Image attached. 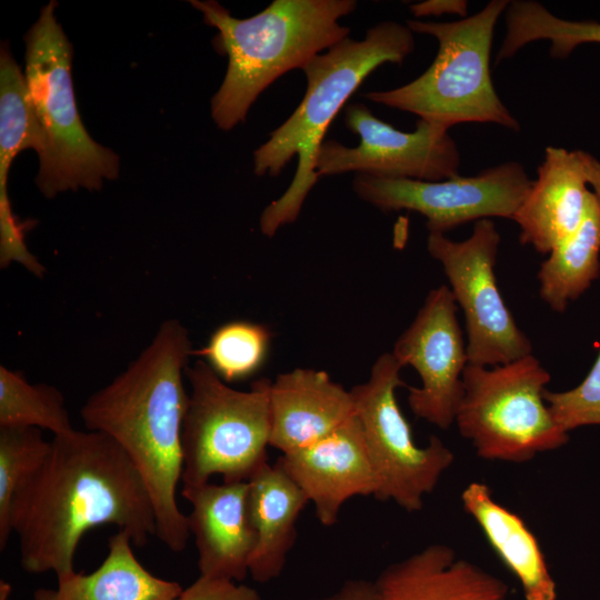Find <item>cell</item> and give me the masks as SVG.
<instances>
[{"instance_id":"obj_27","label":"cell","mask_w":600,"mask_h":600,"mask_svg":"<svg viewBox=\"0 0 600 600\" xmlns=\"http://www.w3.org/2000/svg\"><path fill=\"white\" fill-rule=\"evenodd\" d=\"M51 441L34 427L0 428V550L7 547L11 532L10 509L20 486L47 456Z\"/></svg>"},{"instance_id":"obj_30","label":"cell","mask_w":600,"mask_h":600,"mask_svg":"<svg viewBox=\"0 0 600 600\" xmlns=\"http://www.w3.org/2000/svg\"><path fill=\"white\" fill-rule=\"evenodd\" d=\"M311 600H380L374 582L354 579L348 580L333 594Z\"/></svg>"},{"instance_id":"obj_8","label":"cell","mask_w":600,"mask_h":600,"mask_svg":"<svg viewBox=\"0 0 600 600\" xmlns=\"http://www.w3.org/2000/svg\"><path fill=\"white\" fill-rule=\"evenodd\" d=\"M454 423L486 460L523 463L556 450L569 433L544 400L548 370L529 354L506 364H467Z\"/></svg>"},{"instance_id":"obj_25","label":"cell","mask_w":600,"mask_h":600,"mask_svg":"<svg viewBox=\"0 0 600 600\" xmlns=\"http://www.w3.org/2000/svg\"><path fill=\"white\" fill-rule=\"evenodd\" d=\"M34 427L54 436L72 432L64 398L47 383L31 384L21 371L0 366V428Z\"/></svg>"},{"instance_id":"obj_10","label":"cell","mask_w":600,"mask_h":600,"mask_svg":"<svg viewBox=\"0 0 600 600\" xmlns=\"http://www.w3.org/2000/svg\"><path fill=\"white\" fill-rule=\"evenodd\" d=\"M501 237L491 219L474 223L471 236L454 241L429 233L427 249L448 278L467 330L468 364L493 367L532 354L498 287L494 267Z\"/></svg>"},{"instance_id":"obj_11","label":"cell","mask_w":600,"mask_h":600,"mask_svg":"<svg viewBox=\"0 0 600 600\" xmlns=\"http://www.w3.org/2000/svg\"><path fill=\"white\" fill-rule=\"evenodd\" d=\"M531 184L524 167L514 161L438 181L366 174H354L352 181L361 200L386 212L416 211L426 218L429 233L441 234L470 221L513 219Z\"/></svg>"},{"instance_id":"obj_18","label":"cell","mask_w":600,"mask_h":600,"mask_svg":"<svg viewBox=\"0 0 600 600\" xmlns=\"http://www.w3.org/2000/svg\"><path fill=\"white\" fill-rule=\"evenodd\" d=\"M374 584L380 600H507L510 592L503 580L441 543L388 566Z\"/></svg>"},{"instance_id":"obj_26","label":"cell","mask_w":600,"mask_h":600,"mask_svg":"<svg viewBox=\"0 0 600 600\" xmlns=\"http://www.w3.org/2000/svg\"><path fill=\"white\" fill-rule=\"evenodd\" d=\"M270 338V331L262 324L232 321L219 327L207 344L193 350V354L204 358L223 381H238L262 366Z\"/></svg>"},{"instance_id":"obj_15","label":"cell","mask_w":600,"mask_h":600,"mask_svg":"<svg viewBox=\"0 0 600 600\" xmlns=\"http://www.w3.org/2000/svg\"><path fill=\"white\" fill-rule=\"evenodd\" d=\"M191 504L188 529L194 537L200 576L242 581L256 547L248 506V481L182 486Z\"/></svg>"},{"instance_id":"obj_13","label":"cell","mask_w":600,"mask_h":600,"mask_svg":"<svg viewBox=\"0 0 600 600\" xmlns=\"http://www.w3.org/2000/svg\"><path fill=\"white\" fill-rule=\"evenodd\" d=\"M457 310L449 286L432 289L391 352L402 368L411 366L421 379L420 387L409 388L411 411L443 430L454 423L468 364Z\"/></svg>"},{"instance_id":"obj_1","label":"cell","mask_w":600,"mask_h":600,"mask_svg":"<svg viewBox=\"0 0 600 600\" xmlns=\"http://www.w3.org/2000/svg\"><path fill=\"white\" fill-rule=\"evenodd\" d=\"M10 529L19 539L20 564L30 573H74L82 536L114 524L137 547L156 536L149 491L126 452L98 431L54 436L50 449L17 490Z\"/></svg>"},{"instance_id":"obj_23","label":"cell","mask_w":600,"mask_h":600,"mask_svg":"<svg viewBox=\"0 0 600 600\" xmlns=\"http://www.w3.org/2000/svg\"><path fill=\"white\" fill-rule=\"evenodd\" d=\"M600 204L591 191L578 229L554 247L541 263L538 280L541 299L563 312L600 274Z\"/></svg>"},{"instance_id":"obj_4","label":"cell","mask_w":600,"mask_h":600,"mask_svg":"<svg viewBox=\"0 0 600 600\" xmlns=\"http://www.w3.org/2000/svg\"><path fill=\"white\" fill-rule=\"evenodd\" d=\"M203 21L217 29L216 50L228 58L224 79L211 99V117L223 131L246 121L251 106L278 78L302 69L316 56L349 37L340 19L354 0H274L239 19L213 0H191Z\"/></svg>"},{"instance_id":"obj_20","label":"cell","mask_w":600,"mask_h":600,"mask_svg":"<svg viewBox=\"0 0 600 600\" xmlns=\"http://www.w3.org/2000/svg\"><path fill=\"white\" fill-rule=\"evenodd\" d=\"M309 502L282 467L264 463L248 481V506L256 547L249 573L257 582L278 578L296 538L297 520Z\"/></svg>"},{"instance_id":"obj_21","label":"cell","mask_w":600,"mask_h":600,"mask_svg":"<svg viewBox=\"0 0 600 600\" xmlns=\"http://www.w3.org/2000/svg\"><path fill=\"white\" fill-rule=\"evenodd\" d=\"M461 503L500 561L520 582L524 600H556V581L524 520L496 501L483 482H470L461 493Z\"/></svg>"},{"instance_id":"obj_6","label":"cell","mask_w":600,"mask_h":600,"mask_svg":"<svg viewBox=\"0 0 600 600\" xmlns=\"http://www.w3.org/2000/svg\"><path fill=\"white\" fill-rule=\"evenodd\" d=\"M508 4V0H492L479 12L451 22L407 21L413 33L438 40L434 60L413 81L363 97L447 130L478 122L518 131L520 124L499 98L490 70L494 27Z\"/></svg>"},{"instance_id":"obj_28","label":"cell","mask_w":600,"mask_h":600,"mask_svg":"<svg viewBox=\"0 0 600 600\" xmlns=\"http://www.w3.org/2000/svg\"><path fill=\"white\" fill-rule=\"evenodd\" d=\"M544 400L568 433L579 427L600 424V352L580 384L560 392L546 390Z\"/></svg>"},{"instance_id":"obj_24","label":"cell","mask_w":600,"mask_h":600,"mask_svg":"<svg viewBox=\"0 0 600 600\" xmlns=\"http://www.w3.org/2000/svg\"><path fill=\"white\" fill-rule=\"evenodd\" d=\"M506 26L496 63L510 59L524 46L538 40H549L550 54L558 59L569 57L582 43H600V22L559 18L534 0L509 1Z\"/></svg>"},{"instance_id":"obj_12","label":"cell","mask_w":600,"mask_h":600,"mask_svg":"<svg viewBox=\"0 0 600 600\" xmlns=\"http://www.w3.org/2000/svg\"><path fill=\"white\" fill-rule=\"evenodd\" d=\"M346 127L359 137L354 147L324 140L317 176L352 172L389 179L438 181L459 176L460 153L448 130L419 119L411 132L377 118L360 102L344 109Z\"/></svg>"},{"instance_id":"obj_17","label":"cell","mask_w":600,"mask_h":600,"mask_svg":"<svg viewBox=\"0 0 600 600\" xmlns=\"http://www.w3.org/2000/svg\"><path fill=\"white\" fill-rule=\"evenodd\" d=\"M579 150L549 146L537 179L513 217L522 244L548 254L580 226L591 190Z\"/></svg>"},{"instance_id":"obj_2","label":"cell","mask_w":600,"mask_h":600,"mask_svg":"<svg viewBox=\"0 0 600 600\" xmlns=\"http://www.w3.org/2000/svg\"><path fill=\"white\" fill-rule=\"evenodd\" d=\"M193 354L189 332L166 320L148 347L81 408L87 430L114 440L141 476L152 501L156 537L173 552L190 532L177 502L183 460L181 434L189 392L186 369Z\"/></svg>"},{"instance_id":"obj_16","label":"cell","mask_w":600,"mask_h":600,"mask_svg":"<svg viewBox=\"0 0 600 600\" xmlns=\"http://www.w3.org/2000/svg\"><path fill=\"white\" fill-rule=\"evenodd\" d=\"M356 416L350 390L326 371L294 369L279 374L270 391V446L282 454L309 447Z\"/></svg>"},{"instance_id":"obj_22","label":"cell","mask_w":600,"mask_h":600,"mask_svg":"<svg viewBox=\"0 0 600 600\" xmlns=\"http://www.w3.org/2000/svg\"><path fill=\"white\" fill-rule=\"evenodd\" d=\"M131 543L128 532L118 530L93 572L58 579L57 589L40 588L33 600H180L181 586L150 573L136 558Z\"/></svg>"},{"instance_id":"obj_29","label":"cell","mask_w":600,"mask_h":600,"mask_svg":"<svg viewBox=\"0 0 600 600\" xmlns=\"http://www.w3.org/2000/svg\"><path fill=\"white\" fill-rule=\"evenodd\" d=\"M410 11L417 18L458 14L466 18L468 2L466 0H427L411 4Z\"/></svg>"},{"instance_id":"obj_3","label":"cell","mask_w":600,"mask_h":600,"mask_svg":"<svg viewBox=\"0 0 600 600\" xmlns=\"http://www.w3.org/2000/svg\"><path fill=\"white\" fill-rule=\"evenodd\" d=\"M413 50V32L407 24L382 21L368 29L362 40L348 37L301 69L307 80L301 102L253 152V172L260 177H276L298 158L290 186L260 216L264 236L271 238L298 219L319 179L314 166L326 132L349 98L378 67L388 62L401 64Z\"/></svg>"},{"instance_id":"obj_14","label":"cell","mask_w":600,"mask_h":600,"mask_svg":"<svg viewBox=\"0 0 600 600\" xmlns=\"http://www.w3.org/2000/svg\"><path fill=\"white\" fill-rule=\"evenodd\" d=\"M314 507L321 524L337 523L356 496L376 498L379 483L357 416L324 439L277 461Z\"/></svg>"},{"instance_id":"obj_7","label":"cell","mask_w":600,"mask_h":600,"mask_svg":"<svg viewBox=\"0 0 600 600\" xmlns=\"http://www.w3.org/2000/svg\"><path fill=\"white\" fill-rule=\"evenodd\" d=\"M186 379L182 486L207 483L214 474L223 482L249 481L268 462L272 381L261 378L247 391L236 390L203 360L187 367Z\"/></svg>"},{"instance_id":"obj_9","label":"cell","mask_w":600,"mask_h":600,"mask_svg":"<svg viewBox=\"0 0 600 600\" xmlns=\"http://www.w3.org/2000/svg\"><path fill=\"white\" fill-rule=\"evenodd\" d=\"M402 366L392 353L381 354L369 379L350 392L363 440L378 478L379 500H392L409 512L423 507V497L437 487L454 461L453 452L436 436L418 447L396 398L404 386Z\"/></svg>"},{"instance_id":"obj_31","label":"cell","mask_w":600,"mask_h":600,"mask_svg":"<svg viewBox=\"0 0 600 600\" xmlns=\"http://www.w3.org/2000/svg\"><path fill=\"white\" fill-rule=\"evenodd\" d=\"M588 184L600 204V161L586 151L579 150Z\"/></svg>"},{"instance_id":"obj_19","label":"cell","mask_w":600,"mask_h":600,"mask_svg":"<svg viewBox=\"0 0 600 600\" xmlns=\"http://www.w3.org/2000/svg\"><path fill=\"white\" fill-rule=\"evenodd\" d=\"M43 148V136L32 109L24 73L14 60L8 42L0 50V259L4 263L26 262V230L32 221L21 222L13 213L8 197V174L16 156Z\"/></svg>"},{"instance_id":"obj_5","label":"cell","mask_w":600,"mask_h":600,"mask_svg":"<svg viewBox=\"0 0 600 600\" xmlns=\"http://www.w3.org/2000/svg\"><path fill=\"white\" fill-rule=\"evenodd\" d=\"M51 0L24 34V78L33 112L43 136L36 184L48 199L84 188L100 190L119 177L120 158L96 142L86 130L71 77L73 48Z\"/></svg>"}]
</instances>
